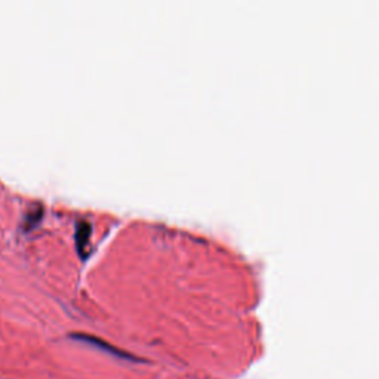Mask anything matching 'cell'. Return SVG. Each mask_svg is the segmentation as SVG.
<instances>
[{"label": "cell", "instance_id": "1", "mask_svg": "<svg viewBox=\"0 0 379 379\" xmlns=\"http://www.w3.org/2000/svg\"><path fill=\"white\" fill-rule=\"evenodd\" d=\"M91 222L88 219H80L77 222V227H76V243H77V248L79 251L85 255V251L88 248V243H89V237H91Z\"/></svg>", "mask_w": 379, "mask_h": 379}, {"label": "cell", "instance_id": "2", "mask_svg": "<svg viewBox=\"0 0 379 379\" xmlns=\"http://www.w3.org/2000/svg\"><path fill=\"white\" fill-rule=\"evenodd\" d=\"M74 338L76 339H82V341H86L88 344H94L96 347H99V348H107V351L108 353H111V354H116V356H120V357H130V356H127L126 353H122V351H119L117 348H114V347H111V345H107V342H104V341H101V339H98V338H95V336H89V335H74Z\"/></svg>", "mask_w": 379, "mask_h": 379}]
</instances>
